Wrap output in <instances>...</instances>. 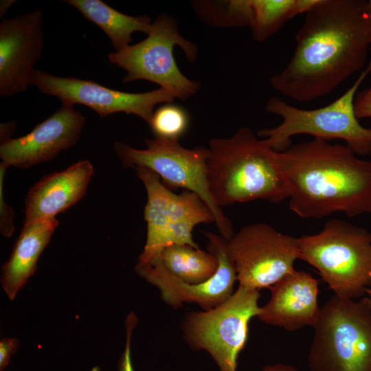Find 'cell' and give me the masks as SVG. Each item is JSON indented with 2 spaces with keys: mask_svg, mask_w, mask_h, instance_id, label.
<instances>
[{
  "mask_svg": "<svg viewBox=\"0 0 371 371\" xmlns=\"http://www.w3.org/2000/svg\"><path fill=\"white\" fill-rule=\"evenodd\" d=\"M293 54L270 82L281 94L308 102L331 93L364 66L371 47L366 0H319L305 14Z\"/></svg>",
  "mask_w": 371,
  "mask_h": 371,
  "instance_id": "6da1fadb",
  "label": "cell"
},
{
  "mask_svg": "<svg viewBox=\"0 0 371 371\" xmlns=\"http://www.w3.org/2000/svg\"><path fill=\"white\" fill-rule=\"evenodd\" d=\"M314 138L278 152L289 208L304 218L371 213V161Z\"/></svg>",
  "mask_w": 371,
  "mask_h": 371,
  "instance_id": "7a4b0ae2",
  "label": "cell"
},
{
  "mask_svg": "<svg viewBox=\"0 0 371 371\" xmlns=\"http://www.w3.org/2000/svg\"><path fill=\"white\" fill-rule=\"evenodd\" d=\"M207 176L210 193L221 207L257 199L280 203L288 199L278 152L247 127L228 138L210 140Z\"/></svg>",
  "mask_w": 371,
  "mask_h": 371,
  "instance_id": "3957f363",
  "label": "cell"
},
{
  "mask_svg": "<svg viewBox=\"0 0 371 371\" xmlns=\"http://www.w3.org/2000/svg\"><path fill=\"white\" fill-rule=\"evenodd\" d=\"M300 259L319 272L335 295L361 297L371 286V232L333 218L319 233L297 238Z\"/></svg>",
  "mask_w": 371,
  "mask_h": 371,
  "instance_id": "277c9868",
  "label": "cell"
},
{
  "mask_svg": "<svg viewBox=\"0 0 371 371\" xmlns=\"http://www.w3.org/2000/svg\"><path fill=\"white\" fill-rule=\"evenodd\" d=\"M308 354L311 371H371V304L333 295L319 309Z\"/></svg>",
  "mask_w": 371,
  "mask_h": 371,
  "instance_id": "5b68a950",
  "label": "cell"
},
{
  "mask_svg": "<svg viewBox=\"0 0 371 371\" xmlns=\"http://www.w3.org/2000/svg\"><path fill=\"white\" fill-rule=\"evenodd\" d=\"M371 73V60L352 86L330 104L312 110L299 109L283 100L273 97L266 105L267 111L280 116L278 126L260 129V137L275 151L282 152L291 146V137L311 135L316 139L328 141L339 139L357 155H370L371 129L361 126L357 117L354 102L359 87Z\"/></svg>",
  "mask_w": 371,
  "mask_h": 371,
  "instance_id": "8992f818",
  "label": "cell"
},
{
  "mask_svg": "<svg viewBox=\"0 0 371 371\" xmlns=\"http://www.w3.org/2000/svg\"><path fill=\"white\" fill-rule=\"evenodd\" d=\"M145 149L115 142L113 148L125 167L145 168L156 173L168 188H183L196 194L210 209L220 235L227 240L234 234L230 220L210 193L207 176L208 148L189 149L178 139H146Z\"/></svg>",
  "mask_w": 371,
  "mask_h": 371,
  "instance_id": "52a82bcc",
  "label": "cell"
},
{
  "mask_svg": "<svg viewBox=\"0 0 371 371\" xmlns=\"http://www.w3.org/2000/svg\"><path fill=\"white\" fill-rule=\"evenodd\" d=\"M176 45L182 49L189 61L196 60V45L179 34L172 17L161 14L153 23L145 39L119 52L109 53L108 60L126 72L122 79L124 83L148 80L159 85L175 98L186 100L197 91L199 85L179 70L173 54Z\"/></svg>",
  "mask_w": 371,
  "mask_h": 371,
  "instance_id": "ba28073f",
  "label": "cell"
},
{
  "mask_svg": "<svg viewBox=\"0 0 371 371\" xmlns=\"http://www.w3.org/2000/svg\"><path fill=\"white\" fill-rule=\"evenodd\" d=\"M258 290L238 285L222 304L190 311L181 323L183 338L194 350L207 352L219 371H236L238 358L248 337L249 323L257 317Z\"/></svg>",
  "mask_w": 371,
  "mask_h": 371,
  "instance_id": "9c48e42d",
  "label": "cell"
},
{
  "mask_svg": "<svg viewBox=\"0 0 371 371\" xmlns=\"http://www.w3.org/2000/svg\"><path fill=\"white\" fill-rule=\"evenodd\" d=\"M135 170L147 193L144 207L146 240L137 262L144 264L160 258L162 251L173 245L199 247L192 238L194 227L201 223H214V217L205 203L190 191L172 192L149 169Z\"/></svg>",
  "mask_w": 371,
  "mask_h": 371,
  "instance_id": "30bf717a",
  "label": "cell"
},
{
  "mask_svg": "<svg viewBox=\"0 0 371 371\" xmlns=\"http://www.w3.org/2000/svg\"><path fill=\"white\" fill-rule=\"evenodd\" d=\"M228 247L239 284L258 291L294 271L300 259L297 238L265 223L240 229L228 240Z\"/></svg>",
  "mask_w": 371,
  "mask_h": 371,
  "instance_id": "8fae6325",
  "label": "cell"
},
{
  "mask_svg": "<svg viewBox=\"0 0 371 371\" xmlns=\"http://www.w3.org/2000/svg\"><path fill=\"white\" fill-rule=\"evenodd\" d=\"M30 85L42 93L58 98L62 104L85 105L100 117L115 113L135 115L149 124L156 105L171 103L175 96L167 90L157 89L143 93L114 90L93 80L74 77H60L34 69Z\"/></svg>",
  "mask_w": 371,
  "mask_h": 371,
  "instance_id": "7c38bea8",
  "label": "cell"
},
{
  "mask_svg": "<svg viewBox=\"0 0 371 371\" xmlns=\"http://www.w3.org/2000/svg\"><path fill=\"white\" fill-rule=\"evenodd\" d=\"M207 251L218 262L214 275L198 284L186 283L170 273L160 258L135 266L137 274L159 291L163 301L172 308H180L184 303H194L203 311L212 309L227 300L234 293L237 280L228 240L221 235L205 232Z\"/></svg>",
  "mask_w": 371,
  "mask_h": 371,
  "instance_id": "4fadbf2b",
  "label": "cell"
},
{
  "mask_svg": "<svg viewBox=\"0 0 371 371\" xmlns=\"http://www.w3.org/2000/svg\"><path fill=\"white\" fill-rule=\"evenodd\" d=\"M43 14L40 9L0 23V95L25 92L34 65L44 45Z\"/></svg>",
  "mask_w": 371,
  "mask_h": 371,
  "instance_id": "5bb4252c",
  "label": "cell"
},
{
  "mask_svg": "<svg viewBox=\"0 0 371 371\" xmlns=\"http://www.w3.org/2000/svg\"><path fill=\"white\" fill-rule=\"evenodd\" d=\"M85 122L74 105L62 104L29 133L1 142L0 157L21 169L48 161L78 142Z\"/></svg>",
  "mask_w": 371,
  "mask_h": 371,
  "instance_id": "9a60e30c",
  "label": "cell"
},
{
  "mask_svg": "<svg viewBox=\"0 0 371 371\" xmlns=\"http://www.w3.org/2000/svg\"><path fill=\"white\" fill-rule=\"evenodd\" d=\"M271 297L257 317L289 331L313 326L319 313V281L305 271L295 270L270 288Z\"/></svg>",
  "mask_w": 371,
  "mask_h": 371,
  "instance_id": "2e32d148",
  "label": "cell"
},
{
  "mask_svg": "<svg viewBox=\"0 0 371 371\" xmlns=\"http://www.w3.org/2000/svg\"><path fill=\"white\" fill-rule=\"evenodd\" d=\"M93 175L87 160L79 161L60 172L46 175L30 189L25 200V220L55 218L76 204L86 192Z\"/></svg>",
  "mask_w": 371,
  "mask_h": 371,
  "instance_id": "e0dca14e",
  "label": "cell"
},
{
  "mask_svg": "<svg viewBox=\"0 0 371 371\" xmlns=\"http://www.w3.org/2000/svg\"><path fill=\"white\" fill-rule=\"evenodd\" d=\"M58 225L56 218H45L24 223L8 260L2 267V287L10 300L34 273L40 255L49 243Z\"/></svg>",
  "mask_w": 371,
  "mask_h": 371,
  "instance_id": "ac0fdd59",
  "label": "cell"
},
{
  "mask_svg": "<svg viewBox=\"0 0 371 371\" xmlns=\"http://www.w3.org/2000/svg\"><path fill=\"white\" fill-rule=\"evenodd\" d=\"M76 8L89 21L103 30L109 38L114 52L130 45L132 34L150 33L152 20L147 15L129 16L111 8L100 0H65Z\"/></svg>",
  "mask_w": 371,
  "mask_h": 371,
  "instance_id": "d6986e66",
  "label": "cell"
},
{
  "mask_svg": "<svg viewBox=\"0 0 371 371\" xmlns=\"http://www.w3.org/2000/svg\"><path fill=\"white\" fill-rule=\"evenodd\" d=\"M160 259L170 273L190 284H201L208 280L218 267V260L214 254L188 245H173L166 247Z\"/></svg>",
  "mask_w": 371,
  "mask_h": 371,
  "instance_id": "ffe728a7",
  "label": "cell"
},
{
  "mask_svg": "<svg viewBox=\"0 0 371 371\" xmlns=\"http://www.w3.org/2000/svg\"><path fill=\"white\" fill-rule=\"evenodd\" d=\"M319 0H251L253 38L264 42L278 32L290 19L306 14Z\"/></svg>",
  "mask_w": 371,
  "mask_h": 371,
  "instance_id": "44dd1931",
  "label": "cell"
},
{
  "mask_svg": "<svg viewBox=\"0 0 371 371\" xmlns=\"http://www.w3.org/2000/svg\"><path fill=\"white\" fill-rule=\"evenodd\" d=\"M197 12L208 23L223 27H250L252 22L251 0L201 1Z\"/></svg>",
  "mask_w": 371,
  "mask_h": 371,
  "instance_id": "7402d4cb",
  "label": "cell"
},
{
  "mask_svg": "<svg viewBox=\"0 0 371 371\" xmlns=\"http://www.w3.org/2000/svg\"><path fill=\"white\" fill-rule=\"evenodd\" d=\"M189 123L186 111L175 104H164L154 111L149 126L155 137L179 139Z\"/></svg>",
  "mask_w": 371,
  "mask_h": 371,
  "instance_id": "603a6c76",
  "label": "cell"
},
{
  "mask_svg": "<svg viewBox=\"0 0 371 371\" xmlns=\"http://www.w3.org/2000/svg\"><path fill=\"white\" fill-rule=\"evenodd\" d=\"M9 166L3 161L0 164V230L5 236H10L14 231V212L5 203L3 191L5 172Z\"/></svg>",
  "mask_w": 371,
  "mask_h": 371,
  "instance_id": "cb8c5ba5",
  "label": "cell"
},
{
  "mask_svg": "<svg viewBox=\"0 0 371 371\" xmlns=\"http://www.w3.org/2000/svg\"><path fill=\"white\" fill-rule=\"evenodd\" d=\"M137 324V318L135 314L131 312L125 320L126 344L117 362V371H135L131 358V337Z\"/></svg>",
  "mask_w": 371,
  "mask_h": 371,
  "instance_id": "d4e9b609",
  "label": "cell"
},
{
  "mask_svg": "<svg viewBox=\"0 0 371 371\" xmlns=\"http://www.w3.org/2000/svg\"><path fill=\"white\" fill-rule=\"evenodd\" d=\"M354 106L358 119H371V85L362 91H357Z\"/></svg>",
  "mask_w": 371,
  "mask_h": 371,
  "instance_id": "484cf974",
  "label": "cell"
},
{
  "mask_svg": "<svg viewBox=\"0 0 371 371\" xmlns=\"http://www.w3.org/2000/svg\"><path fill=\"white\" fill-rule=\"evenodd\" d=\"M19 341L14 338H4L0 341V371L8 366L12 355L18 348Z\"/></svg>",
  "mask_w": 371,
  "mask_h": 371,
  "instance_id": "4316f807",
  "label": "cell"
},
{
  "mask_svg": "<svg viewBox=\"0 0 371 371\" xmlns=\"http://www.w3.org/2000/svg\"><path fill=\"white\" fill-rule=\"evenodd\" d=\"M256 371H301L297 368L283 363L267 365Z\"/></svg>",
  "mask_w": 371,
  "mask_h": 371,
  "instance_id": "83f0119b",
  "label": "cell"
},
{
  "mask_svg": "<svg viewBox=\"0 0 371 371\" xmlns=\"http://www.w3.org/2000/svg\"><path fill=\"white\" fill-rule=\"evenodd\" d=\"M16 125L15 121L1 124V142L11 138L10 135L14 132Z\"/></svg>",
  "mask_w": 371,
  "mask_h": 371,
  "instance_id": "f1b7e54d",
  "label": "cell"
},
{
  "mask_svg": "<svg viewBox=\"0 0 371 371\" xmlns=\"http://www.w3.org/2000/svg\"><path fill=\"white\" fill-rule=\"evenodd\" d=\"M16 1L13 0H3L1 1L0 3V16L2 17L9 9V8Z\"/></svg>",
  "mask_w": 371,
  "mask_h": 371,
  "instance_id": "f546056e",
  "label": "cell"
},
{
  "mask_svg": "<svg viewBox=\"0 0 371 371\" xmlns=\"http://www.w3.org/2000/svg\"><path fill=\"white\" fill-rule=\"evenodd\" d=\"M368 8H369L370 14V16H371V0L368 1Z\"/></svg>",
  "mask_w": 371,
  "mask_h": 371,
  "instance_id": "4dcf8cb0",
  "label": "cell"
},
{
  "mask_svg": "<svg viewBox=\"0 0 371 371\" xmlns=\"http://www.w3.org/2000/svg\"><path fill=\"white\" fill-rule=\"evenodd\" d=\"M366 293H368V294H370V304H371V289H368L366 290Z\"/></svg>",
  "mask_w": 371,
  "mask_h": 371,
  "instance_id": "1f68e13d",
  "label": "cell"
},
{
  "mask_svg": "<svg viewBox=\"0 0 371 371\" xmlns=\"http://www.w3.org/2000/svg\"><path fill=\"white\" fill-rule=\"evenodd\" d=\"M370 129H371V119H370ZM370 155H371V151H370Z\"/></svg>",
  "mask_w": 371,
  "mask_h": 371,
  "instance_id": "d6a6232c",
  "label": "cell"
},
{
  "mask_svg": "<svg viewBox=\"0 0 371 371\" xmlns=\"http://www.w3.org/2000/svg\"><path fill=\"white\" fill-rule=\"evenodd\" d=\"M370 52H371V47H370Z\"/></svg>",
  "mask_w": 371,
  "mask_h": 371,
  "instance_id": "836d02e7",
  "label": "cell"
}]
</instances>
